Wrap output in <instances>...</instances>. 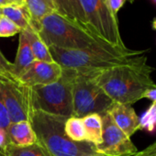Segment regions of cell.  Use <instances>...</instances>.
Returning a JSON list of instances; mask_svg holds the SVG:
<instances>
[{"label":"cell","mask_w":156,"mask_h":156,"mask_svg":"<svg viewBox=\"0 0 156 156\" xmlns=\"http://www.w3.org/2000/svg\"><path fill=\"white\" fill-rule=\"evenodd\" d=\"M108 113L114 123L128 136L131 137L139 130V117L130 105L113 103Z\"/></svg>","instance_id":"11"},{"label":"cell","mask_w":156,"mask_h":156,"mask_svg":"<svg viewBox=\"0 0 156 156\" xmlns=\"http://www.w3.org/2000/svg\"><path fill=\"white\" fill-rule=\"evenodd\" d=\"M21 30L14 24L8 18L2 16L0 19V38L12 37L16 34H20Z\"/></svg>","instance_id":"22"},{"label":"cell","mask_w":156,"mask_h":156,"mask_svg":"<svg viewBox=\"0 0 156 156\" xmlns=\"http://www.w3.org/2000/svg\"><path fill=\"white\" fill-rule=\"evenodd\" d=\"M13 70V62H10L4 54L0 51V75L11 74L12 75Z\"/></svg>","instance_id":"23"},{"label":"cell","mask_w":156,"mask_h":156,"mask_svg":"<svg viewBox=\"0 0 156 156\" xmlns=\"http://www.w3.org/2000/svg\"><path fill=\"white\" fill-rule=\"evenodd\" d=\"M1 156H6V155H5V154H3V153H2V154H1Z\"/></svg>","instance_id":"37"},{"label":"cell","mask_w":156,"mask_h":156,"mask_svg":"<svg viewBox=\"0 0 156 156\" xmlns=\"http://www.w3.org/2000/svg\"><path fill=\"white\" fill-rule=\"evenodd\" d=\"M47 1H48V2H49V3H50L53 8H54V0H47ZM54 9H55V8H54Z\"/></svg>","instance_id":"32"},{"label":"cell","mask_w":156,"mask_h":156,"mask_svg":"<svg viewBox=\"0 0 156 156\" xmlns=\"http://www.w3.org/2000/svg\"><path fill=\"white\" fill-rule=\"evenodd\" d=\"M73 70L62 68V74L57 82L30 87L31 111H40L64 118L73 116Z\"/></svg>","instance_id":"4"},{"label":"cell","mask_w":156,"mask_h":156,"mask_svg":"<svg viewBox=\"0 0 156 156\" xmlns=\"http://www.w3.org/2000/svg\"><path fill=\"white\" fill-rule=\"evenodd\" d=\"M9 144H10V140H9L8 129L0 128V152L4 154Z\"/></svg>","instance_id":"25"},{"label":"cell","mask_w":156,"mask_h":156,"mask_svg":"<svg viewBox=\"0 0 156 156\" xmlns=\"http://www.w3.org/2000/svg\"><path fill=\"white\" fill-rule=\"evenodd\" d=\"M98 73H78L74 71L73 80V116L84 118L89 114L108 112L113 101L106 95L96 81Z\"/></svg>","instance_id":"6"},{"label":"cell","mask_w":156,"mask_h":156,"mask_svg":"<svg viewBox=\"0 0 156 156\" xmlns=\"http://www.w3.org/2000/svg\"><path fill=\"white\" fill-rule=\"evenodd\" d=\"M62 74V68L57 62L35 60L18 79L28 87H33L53 84L60 79Z\"/></svg>","instance_id":"10"},{"label":"cell","mask_w":156,"mask_h":156,"mask_svg":"<svg viewBox=\"0 0 156 156\" xmlns=\"http://www.w3.org/2000/svg\"><path fill=\"white\" fill-rule=\"evenodd\" d=\"M151 1H152V3H153L154 5H156V0H151Z\"/></svg>","instance_id":"35"},{"label":"cell","mask_w":156,"mask_h":156,"mask_svg":"<svg viewBox=\"0 0 156 156\" xmlns=\"http://www.w3.org/2000/svg\"><path fill=\"white\" fill-rule=\"evenodd\" d=\"M103 122L102 141L95 146L96 152L107 156H133L139 151L128 137L113 121L108 112L101 114Z\"/></svg>","instance_id":"9"},{"label":"cell","mask_w":156,"mask_h":156,"mask_svg":"<svg viewBox=\"0 0 156 156\" xmlns=\"http://www.w3.org/2000/svg\"><path fill=\"white\" fill-rule=\"evenodd\" d=\"M1 17H2V9L0 8V19H1Z\"/></svg>","instance_id":"34"},{"label":"cell","mask_w":156,"mask_h":156,"mask_svg":"<svg viewBox=\"0 0 156 156\" xmlns=\"http://www.w3.org/2000/svg\"><path fill=\"white\" fill-rule=\"evenodd\" d=\"M142 98H147L151 101V103L156 104V87L154 88L149 89L144 95Z\"/></svg>","instance_id":"28"},{"label":"cell","mask_w":156,"mask_h":156,"mask_svg":"<svg viewBox=\"0 0 156 156\" xmlns=\"http://www.w3.org/2000/svg\"><path fill=\"white\" fill-rule=\"evenodd\" d=\"M128 1H129V3H133V2H134V0H128Z\"/></svg>","instance_id":"36"},{"label":"cell","mask_w":156,"mask_h":156,"mask_svg":"<svg viewBox=\"0 0 156 156\" xmlns=\"http://www.w3.org/2000/svg\"><path fill=\"white\" fill-rule=\"evenodd\" d=\"M54 8L58 14L88 31L79 0H54Z\"/></svg>","instance_id":"12"},{"label":"cell","mask_w":156,"mask_h":156,"mask_svg":"<svg viewBox=\"0 0 156 156\" xmlns=\"http://www.w3.org/2000/svg\"><path fill=\"white\" fill-rule=\"evenodd\" d=\"M4 154L6 156H50L38 141L28 146H16L10 143Z\"/></svg>","instance_id":"19"},{"label":"cell","mask_w":156,"mask_h":156,"mask_svg":"<svg viewBox=\"0 0 156 156\" xmlns=\"http://www.w3.org/2000/svg\"><path fill=\"white\" fill-rule=\"evenodd\" d=\"M87 26V30L100 40L118 47H125L115 15L108 0H79Z\"/></svg>","instance_id":"7"},{"label":"cell","mask_w":156,"mask_h":156,"mask_svg":"<svg viewBox=\"0 0 156 156\" xmlns=\"http://www.w3.org/2000/svg\"><path fill=\"white\" fill-rule=\"evenodd\" d=\"M133 156H156V141L151 143L142 151H138Z\"/></svg>","instance_id":"26"},{"label":"cell","mask_w":156,"mask_h":156,"mask_svg":"<svg viewBox=\"0 0 156 156\" xmlns=\"http://www.w3.org/2000/svg\"><path fill=\"white\" fill-rule=\"evenodd\" d=\"M139 119V129L151 133L154 132L156 130V104L151 103L149 108L142 115L141 119Z\"/></svg>","instance_id":"21"},{"label":"cell","mask_w":156,"mask_h":156,"mask_svg":"<svg viewBox=\"0 0 156 156\" xmlns=\"http://www.w3.org/2000/svg\"><path fill=\"white\" fill-rule=\"evenodd\" d=\"M55 62L63 69L78 73H98L115 66L129 64L138 60L145 51H136L125 47L100 42L80 50H66L49 46Z\"/></svg>","instance_id":"2"},{"label":"cell","mask_w":156,"mask_h":156,"mask_svg":"<svg viewBox=\"0 0 156 156\" xmlns=\"http://www.w3.org/2000/svg\"><path fill=\"white\" fill-rule=\"evenodd\" d=\"M126 1H128V0H108V4L111 11L115 15H117L118 12L121 9V8L124 6Z\"/></svg>","instance_id":"27"},{"label":"cell","mask_w":156,"mask_h":156,"mask_svg":"<svg viewBox=\"0 0 156 156\" xmlns=\"http://www.w3.org/2000/svg\"><path fill=\"white\" fill-rule=\"evenodd\" d=\"M25 6L30 17V27L37 32L42 20L54 12V8L47 0H25Z\"/></svg>","instance_id":"15"},{"label":"cell","mask_w":156,"mask_h":156,"mask_svg":"<svg viewBox=\"0 0 156 156\" xmlns=\"http://www.w3.org/2000/svg\"><path fill=\"white\" fill-rule=\"evenodd\" d=\"M95 156H107V155H105V154H102V153H96V155Z\"/></svg>","instance_id":"33"},{"label":"cell","mask_w":156,"mask_h":156,"mask_svg":"<svg viewBox=\"0 0 156 156\" xmlns=\"http://www.w3.org/2000/svg\"><path fill=\"white\" fill-rule=\"evenodd\" d=\"M0 100L9 113L11 123L30 120V87L18 78L11 74L0 75Z\"/></svg>","instance_id":"8"},{"label":"cell","mask_w":156,"mask_h":156,"mask_svg":"<svg viewBox=\"0 0 156 156\" xmlns=\"http://www.w3.org/2000/svg\"><path fill=\"white\" fill-rule=\"evenodd\" d=\"M10 124H11V122H10L9 113H8L5 106L3 105L2 101L0 100V128L8 129Z\"/></svg>","instance_id":"24"},{"label":"cell","mask_w":156,"mask_h":156,"mask_svg":"<svg viewBox=\"0 0 156 156\" xmlns=\"http://www.w3.org/2000/svg\"><path fill=\"white\" fill-rule=\"evenodd\" d=\"M64 130L68 138L73 141H87L85 127L83 124V120L80 118H77L74 116L68 118L64 125Z\"/></svg>","instance_id":"20"},{"label":"cell","mask_w":156,"mask_h":156,"mask_svg":"<svg viewBox=\"0 0 156 156\" xmlns=\"http://www.w3.org/2000/svg\"><path fill=\"white\" fill-rule=\"evenodd\" d=\"M9 3L7 0H0V8H3V7H6L8 6Z\"/></svg>","instance_id":"30"},{"label":"cell","mask_w":156,"mask_h":156,"mask_svg":"<svg viewBox=\"0 0 156 156\" xmlns=\"http://www.w3.org/2000/svg\"><path fill=\"white\" fill-rule=\"evenodd\" d=\"M152 71L153 68L147 63V57L142 54L131 63L98 72L96 81L114 103L131 106L156 87L151 78Z\"/></svg>","instance_id":"1"},{"label":"cell","mask_w":156,"mask_h":156,"mask_svg":"<svg viewBox=\"0 0 156 156\" xmlns=\"http://www.w3.org/2000/svg\"><path fill=\"white\" fill-rule=\"evenodd\" d=\"M37 33L48 47L54 46L66 50H80L104 42L56 11L42 20Z\"/></svg>","instance_id":"5"},{"label":"cell","mask_w":156,"mask_h":156,"mask_svg":"<svg viewBox=\"0 0 156 156\" xmlns=\"http://www.w3.org/2000/svg\"><path fill=\"white\" fill-rule=\"evenodd\" d=\"M2 16L8 18L14 24H16L21 30L30 27V17L27 7L8 5L1 8Z\"/></svg>","instance_id":"18"},{"label":"cell","mask_w":156,"mask_h":156,"mask_svg":"<svg viewBox=\"0 0 156 156\" xmlns=\"http://www.w3.org/2000/svg\"><path fill=\"white\" fill-rule=\"evenodd\" d=\"M1 154H2V153H1V152H0V156H1Z\"/></svg>","instance_id":"38"},{"label":"cell","mask_w":156,"mask_h":156,"mask_svg":"<svg viewBox=\"0 0 156 156\" xmlns=\"http://www.w3.org/2000/svg\"><path fill=\"white\" fill-rule=\"evenodd\" d=\"M83 124L86 130L87 141L98 145L102 141V132H103V122L101 115L94 113L87 115L82 118Z\"/></svg>","instance_id":"17"},{"label":"cell","mask_w":156,"mask_h":156,"mask_svg":"<svg viewBox=\"0 0 156 156\" xmlns=\"http://www.w3.org/2000/svg\"><path fill=\"white\" fill-rule=\"evenodd\" d=\"M10 143L16 146H28L37 142L36 134L30 120L11 123L8 129Z\"/></svg>","instance_id":"13"},{"label":"cell","mask_w":156,"mask_h":156,"mask_svg":"<svg viewBox=\"0 0 156 156\" xmlns=\"http://www.w3.org/2000/svg\"><path fill=\"white\" fill-rule=\"evenodd\" d=\"M22 31L25 33L27 37V40L29 41V44L30 46L35 60L46 62H54L51 55L49 47L45 44V42L39 36V34L31 27H29L28 29Z\"/></svg>","instance_id":"16"},{"label":"cell","mask_w":156,"mask_h":156,"mask_svg":"<svg viewBox=\"0 0 156 156\" xmlns=\"http://www.w3.org/2000/svg\"><path fill=\"white\" fill-rule=\"evenodd\" d=\"M68 118L31 111L30 122L36 134L37 141L50 156H95V145L87 142H76L68 138L64 125Z\"/></svg>","instance_id":"3"},{"label":"cell","mask_w":156,"mask_h":156,"mask_svg":"<svg viewBox=\"0 0 156 156\" xmlns=\"http://www.w3.org/2000/svg\"><path fill=\"white\" fill-rule=\"evenodd\" d=\"M151 27H152V29H153L154 30H156V18L153 19V20H152V22H151Z\"/></svg>","instance_id":"31"},{"label":"cell","mask_w":156,"mask_h":156,"mask_svg":"<svg viewBox=\"0 0 156 156\" xmlns=\"http://www.w3.org/2000/svg\"><path fill=\"white\" fill-rule=\"evenodd\" d=\"M9 5H14V6H24L25 0H7Z\"/></svg>","instance_id":"29"},{"label":"cell","mask_w":156,"mask_h":156,"mask_svg":"<svg viewBox=\"0 0 156 156\" xmlns=\"http://www.w3.org/2000/svg\"><path fill=\"white\" fill-rule=\"evenodd\" d=\"M34 61L35 58L31 51L27 37L25 33L21 30V32L20 33L19 48L16 59L15 62H13L12 75L16 78H20Z\"/></svg>","instance_id":"14"}]
</instances>
